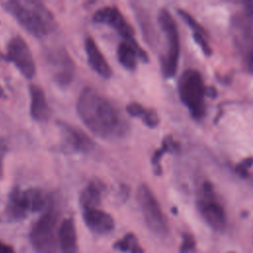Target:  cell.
Segmentation results:
<instances>
[{"label": "cell", "mask_w": 253, "mask_h": 253, "mask_svg": "<svg viewBox=\"0 0 253 253\" xmlns=\"http://www.w3.org/2000/svg\"><path fill=\"white\" fill-rule=\"evenodd\" d=\"M57 237L61 253H78L76 227L71 217L61 221L58 227Z\"/></svg>", "instance_id": "obj_17"}, {"label": "cell", "mask_w": 253, "mask_h": 253, "mask_svg": "<svg viewBox=\"0 0 253 253\" xmlns=\"http://www.w3.org/2000/svg\"><path fill=\"white\" fill-rule=\"evenodd\" d=\"M117 58L121 65L127 70H134L137 66V60L148 62L149 58L144 49H142L137 42L122 41L117 48Z\"/></svg>", "instance_id": "obj_13"}, {"label": "cell", "mask_w": 253, "mask_h": 253, "mask_svg": "<svg viewBox=\"0 0 253 253\" xmlns=\"http://www.w3.org/2000/svg\"><path fill=\"white\" fill-rule=\"evenodd\" d=\"M193 38L195 40V42L200 45V47L202 48V50L204 51V53L208 56H210L212 53V50L210 46V44L208 43V42L206 41L205 37L199 33H194L193 34Z\"/></svg>", "instance_id": "obj_25"}, {"label": "cell", "mask_w": 253, "mask_h": 253, "mask_svg": "<svg viewBox=\"0 0 253 253\" xmlns=\"http://www.w3.org/2000/svg\"><path fill=\"white\" fill-rule=\"evenodd\" d=\"M1 5L24 30L34 37L43 38L56 28L52 13L40 1L8 0L1 2Z\"/></svg>", "instance_id": "obj_2"}, {"label": "cell", "mask_w": 253, "mask_h": 253, "mask_svg": "<svg viewBox=\"0 0 253 253\" xmlns=\"http://www.w3.org/2000/svg\"><path fill=\"white\" fill-rule=\"evenodd\" d=\"M136 200L147 227L156 235L165 237L169 233V225L161 207L151 189L140 184L136 190Z\"/></svg>", "instance_id": "obj_7"}, {"label": "cell", "mask_w": 253, "mask_h": 253, "mask_svg": "<svg viewBox=\"0 0 253 253\" xmlns=\"http://www.w3.org/2000/svg\"><path fill=\"white\" fill-rule=\"evenodd\" d=\"M92 19L98 24H104L114 29L124 41L136 42L133 29L116 6H105L97 10Z\"/></svg>", "instance_id": "obj_11"}, {"label": "cell", "mask_w": 253, "mask_h": 253, "mask_svg": "<svg viewBox=\"0 0 253 253\" xmlns=\"http://www.w3.org/2000/svg\"><path fill=\"white\" fill-rule=\"evenodd\" d=\"M30 93V114L34 121L39 123L46 122L50 117V108L48 106L44 91L36 84L29 87Z\"/></svg>", "instance_id": "obj_16"}, {"label": "cell", "mask_w": 253, "mask_h": 253, "mask_svg": "<svg viewBox=\"0 0 253 253\" xmlns=\"http://www.w3.org/2000/svg\"><path fill=\"white\" fill-rule=\"evenodd\" d=\"M76 111L85 126L103 139L123 137L128 130L127 122L116 105L92 87L82 89Z\"/></svg>", "instance_id": "obj_1"}, {"label": "cell", "mask_w": 253, "mask_h": 253, "mask_svg": "<svg viewBox=\"0 0 253 253\" xmlns=\"http://www.w3.org/2000/svg\"><path fill=\"white\" fill-rule=\"evenodd\" d=\"M252 181H253V178H252Z\"/></svg>", "instance_id": "obj_32"}, {"label": "cell", "mask_w": 253, "mask_h": 253, "mask_svg": "<svg viewBox=\"0 0 253 253\" xmlns=\"http://www.w3.org/2000/svg\"><path fill=\"white\" fill-rule=\"evenodd\" d=\"M245 10H246V14H247L248 16H252V15H253V1H248V2H246Z\"/></svg>", "instance_id": "obj_30"}, {"label": "cell", "mask_w": 253, "mask_h": 253, "mask_svg": "<svg viewBox=\"0 0 253 253\" xmlns=\"http://www.w3.org/2000/svg\"><path fill=\"white\" fill-rule=\"evenodd\" d=\"M45 57L53 81L60 87L68 86L75 76V64L68 52L57 48L50 50Z\"/></svg>", "instance_id": "obj_10"}, {"label": "cell", "mask_w": 253, "mask_h": 253, "mask_svg": "<svg viewBox=\"0 0 253 253\" xmlns=\"http://www.w3.org/2000/svg\"><path fill=\"white\" fill-rule=\"evenodd\" d=\"M216 95H217V91L215 88L213 87H208L206 89V96L213 99V98H216Z\"/></svg>", "instance_id": "obj_29"}, {"label": "cell", "mask_w": 253, "mask_h": 253, "mask_svg": "<svg viewBox=\"0 0 253 253\" xmlns=\"http://www.w3.org/2000/svg\"><path fill=\"white\" fill-rule=\"evenodd\" d=\"M105 190L106 186L102 181L99 179L91 180L80 194L79 202L82 209L97 208L101 203Z\"/></svg>", "instance_id": "obj_18"}, {"label": "cell", "mask_w": 253, "mask_h": 253, "mask_svg": "<svg viewBox=\"0 0 253 253\" xmlns=\"http://www.w3.org/2000/svg\"><path fill=\"white\" fill-rule=\"evenodd\" d=\"M84 49L90 67L101 77L109 79L113 75V70L101 49L92 37H86L84 41Z\"/></svg>", "instance_id": "obj_14"}, {"label": "cell", "mask_w": 253, "mask_h": 253, "mask_svg": "<svg viewBox=\"0 0 253 253\" xmlns=\"http://www.w3.org/2000/svg\"><path fill=\"white\" fill-rule=\"evenodd\" d=\"M196 248V240L190 233H183L180 253H191Z\"/></svg>", "instance_id": "obj_23"}, {"label": "cell", "mask_w": 253, "mask_h": 253, "mask_svg": "<svg viewBox=\"0 0 253 253\" xmlns=\"http://www.w3.org/2000/svg\"><path fill=\"white\" fill-rule=\"evenodd\" d=\"M177 12H178V14L180 15V17L183 18L184 21L188 24V26L194 31V33H199V34H201V35H203V36H205V35L207 34L206 31H205V29H204V28L193 18V16L190 15L188 12H186V11H184V10H181V9H178Z\"/></svg>", "instance_id": "obj_22"}, {"label": "cell", "mask_w": 253, "mask_h": 253, "mask_svg": "<svg viewBox=\"0 0 253 253\" xmlns=\"http://www.w3.org/2000/svg\"><path fill=\"white\" fill-rule=\"evenodd\" d=\"M206 89L203 77L198 70L188 69L184 71L179 79L178 91L180 99L196 120H201L206 113Z\"/></svg>", "instance_id": "obj_5"}, {"label": "cell", "mask_w": 253, "mask_h": 253, "mask_svg": "<svg viewBox=\"0 0 253 253\" xmlns=\"http://www.w3.org/2000/svg\"><path fill=\"white\" fill-rule=\"evenodd\" d=\"M83 220L86 226L97 234H105L112 231L115 221L112 215L98 208L83 209Z\"/></svg>", "instance_id": "obj_15"}, {"label": "cell", "mask_w": 253, "mask_h": 253, "mask_svg": "<svg viewBox=\"0 0 253 253\" xmlns=\"http://www.w3.org/2000/svg\"><path fill=\"white\" fill-rule=\"evenodd\" d=\"M2 58L13 63L21 74L27 79H31L36 73V64L29 44L21 36H15L7 43L6 52Z\"/></svg>", "instance_id": "obj_9"}, {"label": "cell", "mask_w": 253, "mask_h": 253, "mask_svg": "<svg viewBox=\"0 0 253 253\" xmlns=\"http://www.w3.org/2000/svg\"><path fill=\"white\" fill-rule=\"evenodd\" d=\"M180 150V145L171 135H166L163 138L161 147L156 149L151 157V164L153 166V172L155 175H161L162 168H161V158L167 152H177Z\"/></svg>", "instance_id": "obj_20"}, {"label": "cell", "mask_w": 253, "mask_h": 253, "mask_svg": "<svg viewBox=\"0 0 253 253\" xmlns=\"http://www.w3.org/2000/svg\"><path fill=\"white\" fill-rule=\"evenodd\" d=\"M251 166H253V157H249L241 161L238 165H236L235 171L239 177L247 178L249 176L248 170Z\"/></svg>", "instance_id": "obj_24"}, {"label": "cell", "mask_w": 253, "mask_h": 253, "mask_svg": "<svg viewBox=\"0 0 253 253\" xmlns=\"http://www.w3.org/2000/svg\"><path fill=\"white\" fill-rule=\"evenodd\" d=\"M8 150L7 142L4 138L0 137V180L3 177V159L5 157V154Z\"/></svg>", "instance_id": "obj_26"}, {"label": "cell", "mask_w": 253, "mask_h": 253, "mask_svg": "<svg viewBox=\"0 0 253 253\" xmlns=\"http://www.w3.org/2000/svg\"><path fill=\"white\" fill-rule=\"evenodd\" d=\"M157 21L167 42L166 51L160 58L161 71L165 78H172L176 75L180 56L178 28L171 13L165 8L160 9Z\"/></svg>", "instance_id": "obj_4"}, {"label": "cell", "mask_w": 253, "mask_h": 253, "mask_svg": "<svg viewBox=\"0 0 253 253\" xmlns=\"http://www.w3.org/2000/svg\"><path fill=\"white\" fill-rule=\"evenodd\" d=\"M0 253H15V251L11 246L0 241Z\"/></svg>", "instance_id": "obj_28"}, {"label": "cell", "mask_w": 253, "mask_h": 253, "mask_svg": "<svg viewBox=\"0 0 253 253\" xmlns=\"http://www.w3.org/2000/svg\"><path fill=\"white\" fill-rule=\"evenodd\" d=\"M246 66H247L248 70L251 73H253V50H251L246 55Z\"/></svg>", "instance_id": "obj_27"}, {"label": "cell", "mask_w": 253, "mask_h": 253, "mask_svg": "<svg viewBox=\"0 0 253 253\" xmlns=\"http://www.w3.org/2000/svg\"><path fill=\"white\" fill-rule=\"evenodd\" d=\"M201 190V195L197 200L200 214L212 229L222 232L226 227V215L222 206L215 199L212 184L206 181Z\"/></svg>", "instance_id": "obj_8"}, {"label": "cell", "mask_w": 253, "mask_h": 253, "mask_svg": "<svg viewBox=\"0 0 253 253\" xmlns=\"http://www.w3.org/2000/svg\"><path fill=\"white\" fill-rule=\"evenodd\" d=\"M57 126L62 135V148L67 152L87 153L94 148L92 138L78 127L62 121L57 122Z\"/></svg>", "instance_id": "obj_12"}, {"label": "cell", "mask_w": 253, "mask_h": 253, "mask_svg": "<svg viewBox=\"0 0 253 253\" xmlns=\"http://www.w3.org/2000/svg\"><path fill=\"white\" fill-rule=\"evenodd\" d=\"M57 219L58 211L50 200L48 207L35 222L30 232L31 243L37 252L55 253V229Z\"/></svg>", "instance_id": "obj_6"}, {"label": "cell", "mask_w": 253, "mask_h": 253, "mask_svg": "<svg viewBox=\"0 0 253 253\" xmlns=\"http://www.w3.org/2000/svg\"><path fill=\"white\" fill-rule=\"evenodd\" d=\"M49 202L50 199L41 189L23 190L15 187L9 194L5 214L11 220H19L26 217L30 212L45 211Z\"/></svg>", "instance_id": "obj_3"}, {"label": "cell", "mask_w": 253, "mask_h": 253, "mask_svg": "<svg viewBox=\"0 0 253 253\" xmlns=\"http://www.w3.org/2000/svg\"><path fill=\"white\" fill-rule=\"evenodd\" d=\"M126 113L133 117L138 118L146 126L154 128L159 125V116L155 110L146 108L137 102H131L126 107Z\"/></svg>", "instance_id": "obj_19"}, {"label": "cell", "mask_w": 253, "mask_h": 253, "mask_svg": "<svg viewBox=\"0 0 253 253\" xmlns=\"http://www.w3.org/2000/svg\"><path fill=\"white\" fill-rule=\"evenodd\" d=\"M229 253H234V252H229Z\"/></svg>", "instance_id": "obj_31"}, {"label": "cell", "mask_w": 253, "mask_h": 253, "mask_svg": "<svg viewBox=\"0 0 253 253\" xmlns=\"http://www.w3.org/2000/svg\"><path fill=\"white\" fill-rule=\"evenodd\" d=\"M114 248L122 252L128 253H144L136 236L133 233L126 234L122 239L114 243Z\"/></svg>", "instance_id": "obj_21"}]
</instances>
